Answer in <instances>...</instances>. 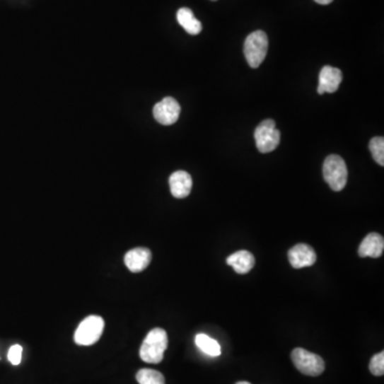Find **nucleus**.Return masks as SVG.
<instances>
[{
  "label": "nucleus",
  "mask_w": 384,
  "mask_h": 384,
  "mask_svg": "<svg viewBox=\"0 0 384 384\" xmlns=\"http://www.w3.org/2000/svg\"><path fill=\"white\" fill-rule=\"evenodd\" d=\"M168 348V334L163 329L155 328L148 333L141 348L140 358L146 363L158 364Z\"/></svg>",
  "instance_id": "obj_1"
},
{
  "label": "nucleus",
  "mask_w": 384,
  "mask_h": 384,
  "mask_svg": "<svg viewBox=\"0 0 384 384\" xmlns=\"http://www.w3.org/2000/svg\"><path fill=\"white\" fill-rule=\"evenodd\" d=\"M245 59L252 69L259 68L265 60L268 52V37L264 31L257 30L250 33L245 42Z\"/></svg>",
  "instance_id": "obj_2"
},
{
  "label": "nucleus",
  "mask_w": 384,
  "mask_h": 384,
  "mask_svg": "<svg viewBox=\"0 0 384 384\" xmlns=\"http://www.w3.org/2000/svg\"><path fill=\"white\" fill-rule=\"evenodd\" d=\"M327 184L334 191H342L347 184L348 170L345 161L339 155L327 157L322 167Z\"/></svg>",
  "instance_id": "obj_3"
},
{
  "label": "nucleus",
  "mask_w": 384,
  "mask_h": 384,
  "mask_svg": "<svg viewBox=\"0 0 384 384\" xmlns=\"http://www.w3.org/2000/svg\"><path fill=\"white\" fill-rule=\"evenodd\" d=\"M291 360L300 373L312 377L322 375L326 368V364L322 356L308 351L303 348L293 349L291 352Z\"/></svg>",
  "instance_id": "obj_4"
},
{
  "label": "nucleus",
  "mask_w": 384,
  "mask_h": 384,
  "mask_svg": "<svg viewBox=\"0 0 384 384\" xmlns=\"http://www.w3.org/2000/svg\"><path fill=\"white\" fill-rule=\"evenodd\" d=\"M254 138L260 152L266 154L276 150L281 139L280 131L277 129L276 122L272 119L262 122L254 132Z\"/></svg>",
  "instance_id": "obj_5"
},
{
  "label": "nucleus",
  "mask_w": 384,
  "mask_h": 384,
  "mask_svg": "<svg viewBox=\"0 0 384 384\" xmlns=\"http://www.w3.org/2000/svg\"><path fill=\"white\" fill-rule=\"evenodd\" d=\"M104 328L105 322L102 317L96 315L87 317L75 332V343L81 346L93 345L102 337Z\"/></svg>",
  "instance_id": "obj_6"
},
{
  "label": "nucleus",
  "mask_w": 384,
  "mask_h": 384,
  "mask_svg": "<svg viewBox=\"0 0 384 384\" xmlns=\"http://www.w3.org/2000/svg\"><path fill=\"white\" fill-rule=\"evenodd\" d=\"M180 106L173 98H163L153 109L155 120L163 125H172L180 117Z\"/></svg>",
  "instance_id": "obj_7"
},
{
  "label": "nucleus",
  "mask_w": 384,
  "mask_h": 384,
  "mask_svg": "<svg viewBox=\"0 0 384 384\" xmlns=\"http://www.w3.org/2000/svg\"><path fill=\"white\" fill-rule=\"evenodd\" d=\"M317 255L315 250L306 243H299L289 251V261L295 269L310 267L316 262Z\"/></svg>",
  "instance_id": "obj_8"
},
{
  "label": "nucleus",
  "mask_w": 384,
  "mask_h": 384,
  "mask_svg": "<svg viewBox=\"0 0 384 384\" xmlns=\"http://www.w3.org/2000/svg\"><path fill=\"white\" fill-rule=\"evenodd\" d=\"M343 81V73L339 69L326 66L319 73V95L325 93H334L339 90V85Z\"/></svg>",
  "instance_id": "obj_9"
},
{
  "label": "nucleus",
  "mask_w": 384,
  "mask_h": 384,
  "mask_svg": "<svg viewBox=\"0 0 384 384\" xmlns=\"http://www.w3.org/2000/svg\"><path fill=\"white\" fill-rule=\"evenodd\" d=\"M152 261V252L146 248H135L128 251L124 257L126 267L134 274L144 272Z\"/></svg>",
  "instance_id": "obj_10"
},
{
  "label": "nucleus",
  "mask_w": 384,
  "mask_h": 384,
  "mask_svg": "<svg viewBox=\"0 0 384 384\" xmlns=\"http://www.w3.org/2000/svg\"><path fill=\"white\" fill-rule=\"evenodd\" d=\"M170 190L176 199H184L190 194L192 189V178L186 171H176L169 178Z\"/></svg>",
  "instance_id": "obj_11"
},
{
  "label": "nucleus",
  "mask_w": 384,
  "mask_h": 384,
  "mask_svg": "<svg viewBox=\"0 0 384 384\" xmlns=\"http://www.w3.org/2000/svg\"><path fill=\"white\" fill-rule=\"evenodd\" d=\"M383 237L378 233H371L361 243L360 247H359V255L360 257L378 259L383 253Z\"/></svg>",
  "instance_id": "obj_12"
},
{
  "label": "nucleus",
  "mask_w": 384,
  "mask_h": 384,
  "mask_svg": "<svg viewBox=\"0 0 384 384\" xmlns=\"http://www.w3.org/2000/svg\"><path fill=\"white\" fill-rule=\"evenodd\" d=\"M226 264L234 268L237 274H245L251 272L252 268L255 265V259L253 254L250 253L249 251L240 250L228 256Z\"/></svg>",
  "instance_id": "obj_13"
},
{
  "label": "nucleus",
  "mask_w": 384,
  "mask_h": 384,
  "mask_svg": "<svg viewBox=\"0 0 384 384\" xmlns=\"http://www.w3.org/2000/svg\"><path fill=\"white\" fill-rule=\"evenodd\" d=\"M178 22L180 26L189 33V35H197L202 31V24L200 21L197 20L194 12L189 8H180L176 14Z\"/></svg>",
  "instance_id": "obj_14"
},
{
  "label": "nucleus",
  "mask_w": 384,
  "mask_h": 384,
  "mask_svg": "<svg viewBox=\"0 0 384 384\" xmlns=\"http://www.w3.org/2000/svg\"><path fill=\"white\" fill-rule=\"evenodd\" d=\"M196 344L204 354H209V356H218L221 354V347L219 344L209 335L203 334V333L197 335Z\"/></svg>",
  "instance_id": "obj_15"
},
{
  "label": "nucleus",
  "mask_w": 384,
  "mask_h": 384,
  "mask_svg": "<svg viewBox=\"0 0 384 384\" xmlns=\"http://www.w3.org/2000/svg\"><path fill=\"white\" fill-rule=\"evenodd\" d=\"M139 384H165L163 373L154 369L142 368L136 375Z\"/></svg>",
  "instance_id": "obj_16"
},
{
  "label": "nucleus",
  "mask_w": 384,
  "mask_h": 384,
  "mask_svg": "<svg viewBox=\"0 0 384 384\" xmlns=\"http://www.w3.org/2000/svg\"><path fill=\"white\" fill-rule=\"evenodd\" d=\"M369 150L378 165H384V138L375 137L369 142Z\"/></svg>",
  "instance_id": "obj_17"
},
{
  "label": "nucleus",
  "mask_w": 384,
  "mask_h": 384,
  "mask_svg": "<svg viewBox=\"0 0 384 384\" xmlns=\"http://www.w3.org/2000/svg\"><path fill=\"white\" fill-rule=\"evenodd\" d=\"M369 371L373 376H383L384 373V352L375 354L369 363Z\"/></svg>",
  "instance_id": "obj_18"
},
{
  "label": "nucleus",
  "mask_w": 384,
  "mask_h": 384,
  "mask_svg": "<svg viewBox=\"0 0 384 384\" xmlns=\"http://www.w3.org/2000/svg\"><path fill=\"white\" fill-rule=\"evenodd\" d=\"M22 352L23 348L20 345H14L10 348L9 354H8V359L10 362L13 365H18L22 361Z\"/></svg>",
  "instance_id": "obj_19"
},
{
  "label": "nucleus",
  "mask_w": 384,
  "mask_h": 384,
  "mask_svg": "<svg viewBox=\"0 0 384 384\" xmlns=\"http://www.w3.org/2000/svg\"><path fill=\"white\" fill-rule=\"evenodd\" d=\"M315 1L319 5H329V4L332 3L333 0H315Z\"/></svg>",
  "instance_id": "obj_20"
},
{
  "label": "nucleus",
  "mask_w": 384,
  "mask_h": 384,
  "mask_svg": "<svg viewBox=\"0 0 384 384\" xmlns=\"http://www.w3.org/2000/svg\"><path fill=\"white\" fill-rule=\"evenodd\" d=\"M236 384H251V383H250V382H247V381H239V382H237Z\"/></svg>",
  "instance_id": "obj_21"
},
{
  "label": "nucleus",
  "mask_w": 384,
  "mask_h": 384,
  "mask_svg": "<svg viewBox=\"0 0 384 384\" xmlns=\"http://www.w3.org/2000/svg\"><path fill=\"white\" fill-rule=\"evenodd\" d=\"M213 1H216V0H213Z\"/></svg>",
  "instance_id": "obj_22"
}]
</instances>
